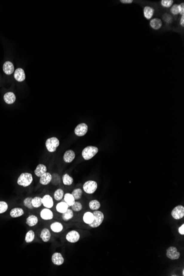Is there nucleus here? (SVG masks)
Masks as SVG:
<instances>
[{
	"label": "nucleus",
	"instance_id": "1",
	"mask_svg": "<svg viewBox=\"0 0 184 276\" xmlns=\"http://www.w3.org/2000/svg\"><path fill=\"white\" fill-rule=\"evenodd\" d=\"M33 180L32 174L29 173H22L17 180V184L23 187H27L32 184Z\"/></svg>",
	"mask_w": 184,
	"mask_h": 276
},
{
	"label": "nucleus",
	"instance_id": "2",
	"mask_svg": "<svg viewBox=\"0 0 184 276\" xmlns=\"http://www.w3.org/2000/svg\"><path fill=\"white\" fill-rule=\"evenodd\" d=\"M98 152V148L95 146H88L82 151V157L86 161L90 160L94 157Z\"/></svg>",
	"mask_w": 184,
	"mask_h": 276
},
{
	"label": "nucleus",
	"instance_id": "3",
	"mask_svg": "<svg viewBox=\"0 0 184 276\" xmlns=\"http://www.w3.org/2000/svg\"><path fill=\"white\" fill-rule=\"evenodd\" d=\"M94 215V220L92 223L88 224L91 227L95 228L99 227L103 223L104 219V216L103 212L99 211H96L93 212Z\"/></svg>",
	"mask_w": 184,
	"mask_h": 276
},
{
	"label": "nucleus",
	"instance_id": "4",
	"mask_svg": "<svg viewBox=\"0 0 184 276\" xmlns=\"http://www.w3.org/2000/svg\"><path fill=\"white\" fill-rule=\"evenodd\" d=\"M60 142L56 137H51L46 140L45 146L46 149L49 152L53 153L55 152L57 148L59 146Z\"/></svg>",
	"mask_w": 184,
	"mask_h": 276
},
{
	"label": "nucleus",
	"instance_id": "5",
	"mask_svg": "<svg viewBox=\"0 0 184 276\" xmlns=\"http://www.w3.org/2000/svg\"><path fill=\"white\" fill-rule=\"evenodd\" d=\"M83 190L88 194H93L98 188L97 182L95 181L89 180L85 182L83 185Z\"/></svg>",
	"mask_w": 184,
	"mask_h": 276
},
{
	"label": "nucleus",
	"instance_id": "6",
	"mask_svg": "<svg viewBox=\"0 0 184 276\" xmlns=\"http://www.w3.org/2000/svg\"><path fill=\"white\" fill-rule=\"evenodd\" d=\"M166 256L168 258L171 260H176L179 259L180 256V253L177 251L176 247L170 246L167 248L166 253Z\"/></svg>",
	"mask_w": 184,
	"mask_h": 276
},
{
	"label": "nucleus",
	"instance_id": "7",
	"mask_svg": "<svg viewBox=\"0 0 184 276\" xmlns=\"http://www.w3.org/2000/svg\"><path fill=\"white\" fill-rule=\"evenodd\" d=\"M171 214L174 219L177 220L181 219L184 216V207L182 205L175 207L171 211Z\"/></svg>",
	"mask_w": 184,
	"mask_h": 276
},
{
	"label": "nucleus",
	"instance_id": "8",
	"mask_svg": "<svg viewBox=\"0 0 184 276\" xmlns=\"http://www.w3.org/2000/svg\"><path fill=\"white\" fill-rule=\"evenodd\" d=\"M88 127L85 123H82L78 125L74 129V133L79 137L83 136L87 132Z\"/></svg>",
	"mask_w": 184,
	"mask_h": 276
},
{
	"label": "nucleus",
	"instance_id": "9",
	"mask_svg": "<svg viewBox=\"0 0 184 276\" xmlns=\"http://www.w3.org/2000/svg\"><path fill=\"white\" fill-rule=\"evenodd\" d=\"M66 239L68 242L71 243H77L79 240L80 235L77 231H70L66 235Z\"/></svg>",
	"mask_w": 184,
	"mask_h": 276
},
{
	"label": "nucleus",
	"instance_id": "10",
	"mask_svg": "<svg viewBox=\"0 0 184 276\" xmlns=\"http://www.w3.org/2000/svg\"><path fill=\"white\" fill-rule=\"evenodd\" d=\"M51 260L53 264L55 265H62L64 263V257L60 252L54 253L52 256Z\"/></svg>",
	"mask_w": 184,
	"mask_h": 276
},
{
	"label": "nucleus",
	"instance_id": "11",
	"mask_svg": "<svg viewBox=\"0 0 184 276\" xmlns=\"http://www.w3.org/2000/svg\"><path fill=\"white\" fill-rule=\"evenodd\" d=\"M40 217L44 220H51L53 218V214L49 208H44L40 212Z\"/></svg>",
	"mask_w": 184,
	"mask_h": 276
},
{
	"label": "nucleus",
	"instance_id": "12",
	"mask_svg": "<svg viewBox=\"0 0 184 276\" xmlns=\"http://www.w3.org/2000/svg\"><path fill=\"white\" fill-rule=\"evenodd\" d=\"M52 179H53V176L51 174L49 173L46 172L45 173H44L43 175H42L40 177L39 182L41 184H42L43 185H46L51 182Z\"/></svg>",
	"mask_w": 184,
	"mask_h": 276
},
{
	"label": "nucleus",
	"instance_id": "13",
	"mask_svg": "<svg viewBox=\"0 0 184 276\" xmlns=\"http://www.w3.org/2000/svg\"><path fill=\"white\" fill-rule=\"evenodd\" d=\"M42 203L47 208H51L53 206V199L49 195H46L42 198Z\"/></svg>",
	"mask_w": 184,
	"mask_h": 276
},
{
	"label": "nucleus",
	"instance_id": "14",
	"mask_svg": "<svg viewBox=\"0 0 184 276\" xmlns=\"http://www.w3.org/2000/svg\"><path fill=\"white\" fill-rule=\"evenodd\" d=\"M154 9L151 6H145L143 8L144 17L147 20H150L152 19L154 14Z\"/></svg>",
	"mask_w": 184,
	"mask_h": 276
},
{
	"label": "nucleus",
	"instance_id": "15",
	"mask_svg": "<svg viewBox=\"0 0 184 276\" xmlns=\"http://www.w3.org/2000/svg\"><path fill=\"white\" fill-rule=\"evenodd\" d=\"M14 78L18 82H23L25 79L24 71L22 68H17L15 71L14 74Z\"/></svg>",
	"mask_w": 184,
	"mask_h": 276
},
{
	"label": "nucleus",
	"instance_id": "16",
	"mask_svg": "<svg viewBox=\"0 0 184 276\" xmlns=\"http://www.w3.org/2000/svg\"><path fill=\"white\" fill-rule=\"evenodd\" d=\"M76 154L73 150H68L64 154V160L66 163H70L74 160Z\"/></svg>",
	"mask_w": 184,
	"mask_h": 276
},
{
	"label": "nucleus",
	"instance_id": "17",
	"mask_svg": "<svg viewBox=\"0 0 184 276\" xmlns=\"http://www.w3.org/2000/svg\"><path fill=\"white\" fill-rule=\"evenodd\" d=\"M14 66L10 61H7L4 63L3 66L4 72L6 74H11L14 72Z\"/></svg>",
	"mask_w": 184,
	"mask_h": 276
},
{
	"label": "nucleus",
	"instance_id": "18",
	"mask_svg": "<svg viewBox=\"0 0 184 276\" xmlns=\"http://www.w3.org/2000/svg\"><path fill=\"white\" fill-rule=\"evenodd\" d=\"M149 25L154 30H159L162 26V21L159 18H153L151 20Z\"/></svg>",
	"mask_w": 184,
	"mask_h": 276
},
{
	"label": "nucleus",
	"instance_id": "19",
	"mask_svg": "<svg viewBox=\"0 0 184 276\" xmlns=\"http://www.w3.org/2000/svg\"><path fill=\"white\" fill-rule=\"evenodd\" d=\"M4 100L8 104H12L16 101V95L12 92H8L4 95Z\"/></svg>",
	"mask_w": 184,
	"mask_h": 276
},
{
	"label": "nucleus",
	"instance_id": "20",
	"mask_svg": "<svg viewBox=\"0 0 184 276\" xmlns=\"http://www.w3.org/2000/svg\"><path fill=\"white\" fill-rule=\"evenodd\" d=\"M46 171L47 168L46 166L45 165L40 164L36 167V170H34V173L38 177H40L44 173H45Z\"/></svg>",
	"mask_w": 184,
	"mask_h": 276
},
{
	"label": "nucleus",
	"instance_id": "21",
	"mask_svg": "<svg viewBox=\"0 0 184 276\" xmlns=\"http://www.w3.org/2000/svg\"><path fill=\"white\" fill-rule=\"evenodd\" d=\"M40 238L44 242L46 243L49 241L51 238V233L49 230L47 228H44L40 234Z\"/></svg>",
	"mask_w": 184,
	"mask_h": 276
},
{
	"label": "nucleus",
	"instance_id": "22",
	"mask_svg": "<svg viewBox=\"0 0 184 276\" xmlns=\"http://www.w3.org/2000/svg\"><path fill=\"white\" fill-rule=\"evenodd\" d=\"M24 214V211L21 208H14L11 210L10 216L12 218H17Z\"/></svg>",
	"mask_w": 184,
	"mask_h": 276
},
{
	"label": "nucleus",
	"instance_id": "23",
	"mask_svg": "<svg viewBox=\"0 0 184 276\" xmlns=\"http://www.w3.org/2000/svg\"><path fill=\"white\" fill-rule=\"evenodd\" d=\"M38 222V219L36 216L34 215H30L29 216L26 220V223L28 225L29 227H33L37 224Z\"/></svg>",
	"mask_w": 184,
	"mask_h": 276
},
{
	"label": "nucleus",
	"instance_id": "24",
	"mask_svg": "<svg viewBox=\"0 0 184 276\" xmlns=\"http://www.w3.org/2000/svg\"><path fill=\"white\" fill-rule=\"evenodd\" d=\"M50 228L54 233H60L63 230V225L59 222H54L50 225Z\"/></svg>",
	"mask_w": 184,
	"mask_h": 276
},
{
	"label": "nucleus",
	"instance_id": "25",
	"mask_svg": "<svg viewBox=\"0 0 184 276\" xmlns=\"http://www.w3.org/2000/svg\"><path fill=\"white\" fill-rule=\"evenodd\" d=\"M83 219L85 223L87 224L92 223L94 220L93 213L91 212H85L83 217Z\"/></svg>",
	"mask_w": 184,
	"mask_h": 276
},
{
	"label": "nucleus",
	"instance_id": "26",
	"mask_svg": "<svg viewBox=\"0 0 184 276\" xmlns=\"http://www.w3.org/2000/svg\"><path fill=\"white\" fill-rule=\"evenodd\" d=\"M68 208V205L65 202H61L57 204L56 211L59 213L65 212Z\"/></svg>",
	"mask_w": 184,
	"mask_h": 276
},
{
	"label": "nucleus",
	"instance_id": "27",
	"mask_svg": "<svg viewBox=\"0 0 184 276\" xmlns=\"http://www.w3.org/2000/svg\"><path fill=\"white\" fill-rule=\"evenodd\" d=\"M64 200L65 202L68 205V206H72L75 202L74 197L72 194L69 193H67L64 195Z\"/></svg>",
	"mask_w": 184,
	"mask_h": 276
},
{
	"label": "nucleus",
	"instance_id": "28",
	"mask_svg": "<svg viewBox=\"0 0 184 276\" xmlns=\"http://www.w3.org/2000/svg\"><path fill=\"white\" fill-rule=\"evenodd\" d=\"M73 217V210L68 209L62 214V218L64 221H68L72 219Z\"/></svg>",
	"mask_w": 184,
	"mask_h": 276
},
{
	"label": "nucleus",
	"instance_id": "29",
	"mask_svg": "<svg viewBox=\"0 0 184 276\" xmlns=\"http://www.w3.org/2000/svg\"><path fill=\"white\" fill-rule=\"evenodd\" d=\"M62 182L65 185L70 186L73 182V179L68 174H65L62 176Z\"/></svg>",
	"mask_w": 184,
	"mask_h": 276
},
{
	"label": "nucleus",
	"instance_id": "30",
	"mask_svg": "<svg viewBox=\"0 0 184 276\" xmlns=\"http://www.w3.org/2000/svg\"><path fill=\"white\" fill-rule=\"evenodd\" d=\"M32 205L34 208H38L41 206L42 203V198L38 196H36L35 197L32 199Z\"/></svg>",
	"mask_w": 184,
	"mask_h": 276
},
{
	"label": "nucleus",
	"instance_id": "31",
	"mask_svg": "<svg viewBox=\"0 0 184 276\" xmlns=\"http://www.w3.org/2000/svg\"><path fill=\"white\" fill-rule=\"evenodd\" d=\"M34 238H35V233L34 231L31 230V231H28V233L25 235V241L27 243H30L34 240Z\"/></svg>",
	"mask_w": 184,
	"mask_h": 276
},
{
	"label": "nucleus",
	"instance_id": "32",
	"mask_svg": "<svg viewBox=\"0 0 184 276\" xmlns=\"http://www.w3.org/2000/svg\"><path fill=\"white\" fill-rule=\"evenodd\" d=\"M89 206L91 208V210H94V211L98 210L100 207V203L98 200L94 199V200H92L91 201H90V202L89 203Z\"/></svg>",
	"mask_w": 184,
	"mask_h": 276
},
{
	"label": "nucleus",
	"instance_id": "33",
	"mask_svg": "<svg viewBox=\"0 0 184 276\" xmlns=\"http://www.w3.org/2000/svg\"><path fill=\"white\" fill-rule=\"evenodd\" d=\"M64 196V191L62 189H59L55 191L54 193L53 197L54 199L56 201H60L62 199Z\"/></svg>",
	"mask_w": 184,
	"mask_h": 276
},
{
	"label": "nucleus",
	"instance_id": "34",
	"mask_svg": "<svg viewBox=\"0 0 184 276\" xmlns=\"http://www.w3.org/2000/svg\"><path fill=\"white\" fill-rule=\"evenodd\" d=\"M82 193H83V191L81 189L78 188V189H74L71 194L74 197L75 200H78V199H81Z\"/></svg>",
	"mask_w": 184,
	"mask_h": 276
},
{
	"label": "nucleus",
	"instance_id": "35",
	"mask_svg": "<svg viewBox=\"0 0 184 276\" xmlns=\"http://www.w3.org/2000/svg\"><path fill=\"white\" fill-rule=\"evenodd\" d=\"M32 197H27L25 198L24 201H23V203H24V205L25 207H26L27 208H28L30 210H33L34 208V207L32 205Z\"/></svg>",
	"mask_w": 184,
	"mask_h": 276
},
{
	"label": "nucleus",
	"instance_id": "36",
	"mask_svg": "<svg viewBox=\"0 0 184 276\" xmlns=\"http://www.w3.org/2000/svg\"><path fill=\"white\" fill-rule=\"evenodd\" d=\"M173 0H162L160 4L163 7L170 8L173 6Z\"/></svg>",
	"mask_w": 184,
	"mask_h": 276
},
{
	"label": "nucleus",
	"instance_id": "37",
	"mask_svg": "<svg viewBox=\"0 0 184 276\" xmlns=\"http://www.w3.org/2000/svg\"><path fill=\"white\" fill-rule=\"evenodd\" d=\"M72 209L76 212H79L82 210V205L79 202H74L73 205L72 206Z\"/></svg>",
	"mask_w": 184,
	"mask_h": 276
},
{
	"label": "nucleus",
	"instance_id": "38",
	"mask_svg": "<svg viewBox=\"0 0 184 276\" xmlns=\"http://www.w3.org/2000/svg\"><path fill=\"white\" fill-rule=\"evenodd\" d=\"M8 209V205L4 201H0V214L4 213Z\"/></svg>",
	"mask_w": 184,
	"mask_h": 276
},
{
	"label": "nucleus",
	"instance_id": "39",
	"mask_svg": "<svg viewBox=\"0 0 184 276\" xmlns=\"http://www.w3.org/2000/svg\"><path fill=\"white\" fill-rule=\"evenodd\" d=\"M170 12L171 13V14H173V15H177V14H179L178 4H175L173 5L171 7V8H170Z\"/></svg>",
	"mask_w": 184,
	"mask_h": 276
},
{
	"label": "nucleus",
	"instance_id": "40",
	"mask_svg": "<svg viewBox=\"0 0 184 276\" xmlns=\"http://www.w3.org/2000/svg\"><path fill=\"white\" fill-rule=\"evenodd\" d=\"M162 18H163V20L166 23H171V22L173 21L172 20L173 19L172 16L169 14L165 13V14H163Z\"/></svg>",
	"mask_w": 184,
	"mask_h": 276
},
{
	"label": "nucleus",
	"instance_id": "41",
	"mask_svg": "<svg viewBox=\"0 0 184 276\" xmlns=\"http://www.w3.org/2000/svg\"><path fill=\"white\" fill-rule=\"evenodd\" d=\"M179 7V14H180L181 16L184 15V4L181 3L180 4H178Z\"/></svg>",
	"mask_w": 184,
	"mask_h": 276
},
{
	"label": "nucleus",
	"instance_id": "42",
	"mask_svg": "<svg viewBox=\"0 0 184 276\" xmlns=\"http://www.w3.org/2000/svg\"><path fill=\"white\" fill-rule=\"evenodd\" d=\"M178 231H179V234H181V235H184V224H183L179 228Z\"/></svg>",
	"mask_w": 184,
	"mask_h": 276
},
{
	"label": "nucleus",
	"instance_id": "43",
	"mask_svg": "<svg viewBox=\"0 0 184 276\" xmlns=\"http://www.w3.org/2000/svg\"><path fill=\"white\" fill-rule=\"evenodd\" d=\"M120 2L122 4H130L133 2V0H120Z\"/></svg>",
	"mask_w": 184,
	"mask_h": 276
},
{
	"label": "nucleus",
	"instance_id": "44",
	"mask_svg": "<svg viewBox=\"0 0 184 276\" xmlns=\"http://www.w3.org/2000/svg\"><path fill=\"white\" fill-rule=\"evenodd\" d=\"M180 24L181 26H182L183 27H184V15L183 16H181V17L180 18Z\"/></svg>",
	"mask_w": 184,
	"mask_h": 276
},
{
	"label": "nucleus",
	"instance_id": "45",
	"mask_svg": "<svg viewBox=\"0 0 184 276\" xmlns=\"http://www.w3.org/2000/svg\"><path fill=\"white\" fill-rule=\"evenodd\" d=\"M183 276H184V269H183Z\"/></svg>",
	"mask_w": 184,
	"mask_h": 276
}]
</instances>
